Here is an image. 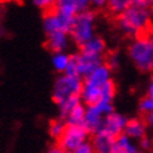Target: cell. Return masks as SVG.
Segmentation results:
<instances>
[{
  "label": "cell",
  "mask_w": 153,
  "mask_h": 153,
  "mask_svg": "<svg viewBox=\"0 0 153 153\" xmlns=\"http://www.w3.org/2000/svg\"><path fill=\"white\" fill-rule=\"evenodd\" d=\"M85 111H86V106L80 102L67 113V116L64 118V121L68 126H82L83 118H85Z\"/></svg>",
  "instance_id": "e0dca14e"
},
{
  "label": "cell",
  "mask_w": 153,
  "mask_h": 153,
  "mask_svg": "<svg viewBox=\"0 0 153 153\" xmlns=\"http://www.w3.org/2000/svg\"><path fill=\"white\" fill-rule=\"evenodd\" d=\"M106 4H107L106 0H92V1H90V6H92V10L106 7Z\"/></svg>",
  "instance_id": "4316f807"
},
{
  "label": "cell",
  "mask_w": 153,
  "mask_h": 153,
  "mask_svg": "<svg viewBox=\"0 0 153 153\" xmlns=\"http://www.w3.org/2000/svg\"><path fill=\"white\" fill-rule=\"evenodd\" d=\"M102 64H103V59L94 57V56H90V55H86V53L77 51L70 55V61H68L65 74L70 76H76V77H80L81 80H83L97 66H100Z\"/></svg>",
  "instance_id": "5b68a950"
},
{
  "label": "cell",
  "mask_w": 153,
  "mask_h": 153,
  "mask_svg": "<svg viewBox=\"0 0 153 153\" xmlns=\"http://www.w3.org/2000/svg\"><path fill=\"white\" fill-rule=\"evenodd\" d=\"M96 21L97 14L92 9H87L76 15L68 33L71 42L81 48L85 42L92 39L96 35Z\"/></svg>",
  "instance_id": "3957f363"
},
{
  "label": "cell",
  "mask_w": 153,
  "mask_h": 153,
  "mask_svg": "<svg viewBox=\"0 0 153 153\" xmlns=\"http://www.w3.org/2000/svg\"><path fill=\"white\" fill-rule=\"evenodd\" d=\"M103 64L108 67L112 72L118 70L120 65H121V56H120V53L116 52V51L107 52L105 55V59H103Z\"/></svg>",
  "instance_id": "7402d4cb"
},
{
  "label": "cell",
  "mask_w": 153,
  "mask_h": 153,
  "mask_svg": "<svg viewBox=\"0 0 153 153\" xmlns=\"http://www.w3.org/2000/svg\"><path fill=\"white\" fill-rule=\"evenodd\" d=\"M143 153H153L152 151H149V152H143Z\"/></svg>",
  "instance_id": "836d02e7"
},
{
  "label": "cell",
  "mask_w": 153,
  "mask_h": 153,
  "mask_svg": "<svg viewBox=\"0 0 153 153\" xmlns=\"http://www.w3.org/2000/svg\"><path fill=\"white\" fill-rule=\"evenodd\" d=\"M137 144H138V148L142 153L143 152H149L151 146H152V137H149V136L143 137L142 140H140L138 142H137Z\"/></svg>",
  "instance_id": "d4e9b609"
},
{
  "label": "cell",
  "mask_w": 153,
  "mask_h": 153,
  "mask_svg": "<svg viewBox=\"0 0 153 153\" xmlns=\"http://www.w3.org/2000/svg\"><path fill=\"white\" fill-rule=\"evenodd\" d=\"M116 83H114L113 80H111L110 82H107L105 86H102L101 88V100L100 101H103V102H110V103H113V100H114V96H116Z\"/></svg>",
  "instance_id": "44dd1931"
},
{
  "label": "cell",
  "mask_w": 153,
  "mask_h": 153,
  "mask_svg": "<svg viewBox=\"0 0 153 153\" xmlns=\"http://www.w3.org/2000/svg\"><path fill=\"white\" fill-rule=\"evenodd\" d=\"M80 52L86 53V55L94 56V57H101L105 59V55L107 53V45L103 37L95 35L92 39L85 42L81 48H79Z\"/></svg>",
  "instance_id": "4fadbf2b"
},
{
  "label": "cell",
  "mask_w": 153,
  "mask_h": 153,
  "mask_svg": "<svg viewBox=\"0 0 153 153\" xmlns=\"http://www.w3.org/2000/svg\"><path fill=\"white\" fill-rule=\"evenodd\" d=\"M72 153H95V151L92 148V144H91V142L87 141L85 143H82L81 146H79Z\"/></svg>",
  "instance_id": "484cf974"
},
{
  "label": "cell",
  "mask_w": 153,
  "mask_h": 153,
  "mask_svg": "<svg viewBox=\"0 0 153 153\" xmlns=\"http://www.w3.org/2000/svg\"><path fill=\"white\" fill-rule=\"evenodd\" d=\"M90 141V133L82 126H66L64 133L57 140V144L66 153H72L82 143Z\"/></svg>",
  "instance_id": "52a82bcc"
},
{
  "label": "cell",
  "mask_w": 153,
  "mask_h": 153,
  "mask_svg": "<svg viewBox=\"0 0 153 153\" xmlns=\"http://www.w3.org/2000/svg\"><path fill=\"white\" fill-rule=\"evenodd\" d=\"M46 153H66V152H65L64 149H61L59 146H52L51 148L48 149Z\"/></svg>",
  "instance_id": "f546056e"
},
{
  "label": "cell",
  "mask_w": 153,
  "mask_h": 153,
  "mask_svg": "<svg viewBox=\"0 0 153 153\" xmlns=\"http://www.w3.org/2000/svg\"><path fill=\"white\" fill-rule=\"evenodd\" d=\"M53 9L61 15L74 19L76 15L90 9L88 0H57L53 3Z\"/></svg>",
  "instance_id": "30bf717a"
},
{
  "label": "cell",
  "mask_w": 153,
  "mask_h": 153,
  "mask_svg": "<svg viewBox=\"0 0 153 153\" xmlns=\"http://www.w3.org/2000/svg\"><path fill=\"white\" fill-rule=\"evenodd\" d=\"M82 87V80L76 76L66 74L59 75L52 87V100L60 106L65 102L80 100V92Z\"/></svg>",
  "instance_id": "277c9868"
},
{
  "label": "cell",
  "mask_w": 153,
  "mask_h": 153,
  "mask_svg": "<svg viewBox=\"0 0 153 153\" xmlns=\"http://www.w3.org/2000/svg\"><path fill=\"white\" fill-rule=\"evenodd\" d=\"M149 18H151V22H152V26H153V3L149 7Z\"/></svg>",
  "instance_id": "1f68e13d"
},
{
  "label": "cell",
  "mask_w": 153,
  "mask_h": 153,
  "mask_svg": "<svg viewBox=\"0 0 153 153\" xmlns=\"http://www.w3.org/2000/svg\"><path fill=\"white\" fill-rule=\"evenodd\" d=\"M53 3L55 1H52V0H34L33 1V4L36 7H39L40 10H42L44 13L51 10L53 7Z\"/></svg>",
  "instance_id": "cb8c5ba5"
},
{
  "label": "cell",
  "mask_w": 153,
  "mask_h": 153,
  "mask_svg": "<svg viewBox=\"0 0 153 153\" xmlns=\"http://www.w3.org/2000/svg\"><path fill=\"white\" fill-rule=\"evenodd\" d=\"M111 80H113L112 79V71L105 64H102L100 66H97L95 70L82 81L90 83V85L97 86V87H102L107 82H110Z\"/></svg>",
  "instance_id": "9a60e30c"
},
{
  "label": "cell",
  "mask_w": 153,
  "mask_h": 153,
  "mask_svg": "<svg viewBox=\"0 0 153 153\" xmlns=\"http://www.w3.org/2000/svg\"><path fill=\"white\" fill-rule=\"evenodd\" d=\"M70 35L66 33H52L46 35V46L52 52H66L70 46Z\"/></svg>",
  "instance_id": "5bb4252c"
},
{
  "label": "cell",
  "mask_w": 153,
  "mask_h": 153,
  "mask_svg": "<svg viewBox=\"0 0 153 153\" xmlns=\"http://www.w3.org/2000/svg\"><path fill=\"white\" fill-rule=\"evenodd\" d=\"M147 96L153 100V74L149 77V81H148V85H147Z\"/></svg>",
  "instance_id": "83f0119b"
},
{
  "label": "cell",
  "mask_w": 153,
  "mask_h": 153,
  "mask_svg": "<svg viewBox=\"0 0 153 153\" xmlns=\"http://www.w3.org/2000/svg\"><path fill=\"white\" fill-rule=\"evenodd\" d=\"M151 151L153 152V137H152V146H151Z\"/></svg>",
  "instance_id": "d6a6232c"
},
{
  "label": "cell",
  "mask_w": 153,
  "mask_h": 153,
  "mask_svg": "<svg viewBox=\"0 0 153 153\" xmlns=\"http://www.w3.org/2000/svg\"><path fill=\"white\" fill-rule=\"evenodd\" d=\"M127 55L138 71L153 74V46L146 35L131 39L127 46Z\"/></svg>",
  "instance_id": "7a4b0ae2"
},
{
  "label": "cell",
  "mask_w": 153,
  "mask_h": 153,
  "mask_svg": "<svg viewBox=\"0 0 153 153\" xmlns=\"http://www.w3.org/2000/svg\"><path fill=\"white\" fill-rule=\"evenodd\" d=\"M113 111H114L113 103L103 102V101H100L95 105L86 106L85 118H83L82 127L90 133V136L101 131L103 118Z\"/></svg>",
  "instance_id": "8992f818"
},
{
  "label": "cell",
  "mask_w": 153,
  "mask_h": 153,
  "mask_svg": "<svg viewBox=\"0 0 153 153\" xmlns=\"http://www.w3.org/2000/svg\"><path fill=\"white\" fill-rule=\"evenodd\" d=\"M68 61H70V53L67 52H56V53H52L51 56V65L53 67V70L59 72L60 75L65 74Z\"/></svg>",
  "instance_id": "ac0fdd59"
},
{
  "label": "cell",
  "mask_w": 153,
  "mask_h": 153,
  "mask_svg": "<svg viewBox=\"0 0 153 153\" xmlns=\"http://www.w3.org/2000/svg\"><path fill=\"white\" fill-rule=\"evenodd\" d=\"M66 122L62 118H56V120H52L50 123H49V134L55 138L56 141L61 137V134L64 133L65 128H66Z\"/></svg>",
  "instance_id": "ffe728a7"
},
{
  "label": "cell",
  "mask_w": 153,
  "mask_h": 153,
  "mask_svg": "<svg viewBox=\"0 0 153 153\" xmlns=\"http://www.w3.org/2000/svg\"><path fill=\"white\" fill-rule=\"evenodd\" d=\"M90 142L92 144V148L95 153H112L114 137L106 133L105 131H98L90 136Z\"/></svg>",
  "instance_id": "7c38bea8"
},
{
  "label": "cell",
  "mask_w": 153,
  "mask_h": 153,
  "mask_svg": "<svg viewBox=\"0 0 153 153\" xmlns=\"http://www.w3.org/2000/svg\"><path fill=\"white\" fill-rule=\"evenodd\" d=\"M138 112L143 116V118L151 114L153 112V100H151L148 96L142 97L138 102Z\"/></svg>",
  "instance_id": "603a6c76"
},
{
  "label": "cell",
  "mask_w": 153,
  "mask_h": 153,
  "mask_svg": "<svg viewBox=\"0 0 153 153\" xmlns=\"http://www.w3.org/2000/svg\"><path fill=\"white\" fill-rule=\"evenodd\" d=\"M146 36H147V39L149 40V42L152 44V46H153V26L148 30V33L146 34Z\"/></svg>",
  "instance_id": "4dcf8cb0"
},
{
  "label": "cell",
  "mask_w": 153,
  "mask_h": 153,
  "mask_svg": "<svg viewBox=\"0 0 153 153\" xmlns=\"http://www.w3.org/2000/svg\"><path fill=\"white\" fill-rule=\"evenodd\" d=\"M152 0H131L127 9L116 16V27L125 36L131 39L144 36L152 27L149 7Z\"/></svg>",
  "instance_id": "6da1fadb"
},
{
  "label": "cell",
  "mask_w": 153,
  "mask_h": 153,
  "mask_svg": "<svg viewBox=\"0 0 153 153\" xmlns=\"http://www.w3.org/2000/svg\"><path fill=\"white\" fill-rule=\"evenodd\" d=\"M127 121H128V118L125 116V114H122L117 111H113L103 118L101 129L116 138V137L123 134Z\"/></svg>",
  "instance_id": "9c48e42d"
},
{
  "label": "cell",
  "mask_w": 153,
  "mask_h": 153,
  "mask_svg": "<svg viewBox=\"0 0 153 153\" xmlns=\"http://www.w3.org/2000/svg\"><path fill=\"white\" fill-rule=\"evenodd\" d=\"M144 121H146V123H147L148 131H151L153 133V112L151 114H148V116L144 117Z\"/></svg>",
  "instance_id": "f1b7e54d"
},
{
  "label": "cell",
  "mask_w": 153,
  "mask_h": 153,
  "mask_svg": "<svg viewBox=\"0 0 153 153\" xmlns=\"http://www.w3.org/2000/svg\"><path fill=\"white\" fill-rule=\"evenodd\" d=\"M112 153H142L136 141L131 140L125 133L114 138Z\"/></svg>",
  "instance_id": "2e32d148"
},
{
  "label": "cell",
  "mask_w": 153,
  "mask_h": 153,
  "mask_svg": "<svg viewBox=\"0 0 153 153\" xmlns=\"http://www.w3.org/2000/svg\"><path fill=\"white\" fill-rule=\"evenodd\" d=\"M123 133L136 142H138L143 137L148 136V127H147V123H146V121H144V118L143 117L128 118Z\"/></svg>",
  "instance_id": "8fae6325"
},
{
  "label": "cell",
  "mask_w": 153,
  "mask_h": 153,
  "mask_svg": "<svg viewBox=\"0 0 153 153\" xmlns=\"http://www.w3.org/2000/svg\"><path fill=\"white\" fill-rule=\"evenodd\" d=\"M74 19L67 18L57 13L55 9H52L44 13L42 16V27L45 34H52V33H70V29L72 26Z\"/></svg>",
  "instance_id": "ba28073f"
},
{
  "label": "cell",
  "mask_w": 153,
  "mask_h": 153,
  "mask_svg": "<svg viewBox=\"0 0 153 153\" xmlns=\"http://www.w3.org/2000/svg\"><path fill=\"white\" fill-rule=\"evenodd\" d=\"M131 4V0H108L106 4V9L113 16H118L123 13Z\"/></svg>",
  "instance_id": "d6986e66"
}]
</instances>
